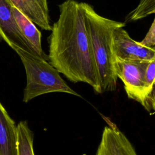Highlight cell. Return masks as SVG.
Listing matches in <instances>:
<instances>
[{"mask_svg": "<svg viewBox=\"0 0 155 155\" xmlns=\"http://www.w3.org/2000/svg\"><path fill=\"white\" fill-rule=\"evenodd\" d=\"M58 7L59 16L48 39L49 63L70 81L87 83L101 94L82 2L66 0Z\"/></svg>", "mask_w": 155, "mask_h": 155, "instance_id": "cell-1", "label": "cell"}, {"mask_svg": "<svg viewBox=\"0 0 155 155\" xmlns=\"http://www.w3.org/2000/svg\"><path fill=\"white\" fill-rule=\"evenodd\" d=\"M81 2L85 13L87 31L98 73L101 94L114 91L117 87V78L113 68L112 33L116 28L125 27V23L103 17L97 13L92 5L86 2Z\"/></svg>", "mask_w": 155, "mask_h": 155, "instance_id": "cell-2", "label": "cell"}, {"mask_svg": "<svg viewBox=\"0 0 155 155\" xmlns=\"http://www.w3.org/2000/svg\"><path fill=\"white\" fill-rule=\"evenodd\" d=\"M13 50L19 55L25 70L27 83L24 90V102L53 92L65 93L81 97L67 85L57 70L46 59L18 47Z\"/></svg>", "mask_w": 155, "mask_h": 155, "instance_id": "cell-3", "label": "cell"}, {"mask_svg": "<svg viewBox=\"0 0 155 155\" xmlns=\"http://www.w3.org/2000/svg\"><path fill=\"white\" fill-rule=\"evenodd\" d=\"M151 62V61H150ZM148 61L113 60L114 73L124 83L128 97L139 102L150 114L155 109L154 87H148L145 73Z\"/></svg>", "mask_w": 155, "mask_h": 155, "instance_id": "cell-4", "label": "cell"}, {"mask_svg": "<svg viewBox=\"0 0 155 155\" xmlns=\"http://www.w3.org/2000/svg\"><path fill=\"white\" fill-rule=\"evenodd\" d=\"M111 53L113 59L126 61L155 60V48H149L133 39L128 32L119 27L112 33Z\"/></svg>", "mask_w": 155, "mask_h": 155, "instance_id": "cell-5", "label": "cell"}, {"mask_svg": "<svg viewBox=\"0 0 155 155\" xmlns=\"http://www.w3.org/2000/svg\"><path fill=\"white\" fill-rule=\"evenodd\" d=\"M0 38L13 50L18 47L36 54L24 38L15 21L12 4L9 0H0Z\"/></svg>", "mask_w": 155, "mask_h": 155, "instance_id": "cell-6", "label": "cell"}, {"mask_svg": "<svg viewBox=\"0 0 155 155\" xmlns=\"http://www.w3.org/2000/svg\"><path fill=\"white\" fill-rule=\"evenodd\" d=\"M96 155H137L126 136L115 126L105 127Z\"/></svg>", "mask_w": 155, "mask_h": 155, "instance_id": "cell-7", "label": "cell"}, {"mask_svg": "<svg viewBox=\"0 0 155 155\" xmlns=\"http://www.w3.org/2000/svg\"><path fill=\"white\" fill-rule=\"evenodd\" d=\"M12 4L41 28L51 31L47 0H9Z\"/></svg>", "mask_w": 155, "mask_h": 155, "instance_id": "cell-8", "label": "cell"}, {"mask_svg": "<svg viewBox=\"0 0 155 155\" xmlns=\"http://www.w3.org/2000/svg\"><path fill=\"white\" fill-rule=\"evenodd\" d=\"M0 155H18L17 125L1 102Z\"/></svg>", "mask_w": 155, "mask_h": 155, "instance_id": "cell-9", "label": "cell"}, {"mask_svg": "<svg viewBox=\"0 0 155 155\" xmlns=\"http://www.w3.org/2000/svg\"><path fill=\"white\" fill-rule=\"evenodd\" d=\"M12 12L20 31L33 51L39 56L45 59L47 56L42 48L41 33L40 31L30 19L13 5Z\"/></svg>", "mask_w": 155, "mask_h": 155, "instance_id": "cell-10", "label": "cell"}, {"mask_svg": "<svg viewBox=\"0 0 155 155\" xmlns=\"http://www.w3.org/2000/svg\"><path fill=\"white\" fill-rule=\"evenodd\" d=\"M18 155H35L33 133L27 121H21L17 125Z\"/></svg>", "mask_w": 155, "mask_h": 155, "instance_id": "cell-11", "label": "cell"}, {"mask_svg": "<svg viewBox=\"0 0 155 155\" xmlns=\"http://www.w3.org/2000/svg\"><path fill=\"white\" fill-rule=\"evenodd\" d=\"M155 13V0H140L139 4L125 18V23L136 21Z\"/></svg>", "mask_w": 155, "mask_h": 155, "instance_id": "cell-12", "label": "cell"}, {"mask_svg": "<svg viewBox=\"0 0 155 155\" xmlns=\"http://www.w3.org/2000/svg\"><path fill=\"white\" fill-rule=\"evenodd\" d=\"M139 43L147 47L155 48V20L154 19L143 39Z\"/></svg>", "mask_w": 155, "mask_h": 155, "instance_id": "cell-13", "label": "cell"}]
</instances>
